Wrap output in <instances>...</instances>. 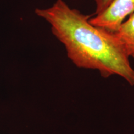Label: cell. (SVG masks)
Here are the masks:
<instances>
[{
	"mask_svg": "<svg viewBox=\"0 0 134 134\" xmlns=\"http://www.w3.org/2000/svg\"><path fill=\"white\" fill-rule=\"evenodd\" d=\"M114 33L122 43L128 56L134 58V13Z\"/></svg>",
	"mask_w": 134,
	"mask_h": 134,
	"instance_id": "obj_3",
	"label": "cell"
},
{
	"mask_svg": "<svg viewBox=\"0 0 134 134\" xmlns=\"http://www.w3.org/2000/svg\"><path fill=\"white\" fill-rule=\"evenodd\" d=\"M35 13L51 25L53 34L77 67L97 70L104 78L117 75L134 86L130 57L114 33L93 26L89 21L91 16L71 8L63 0Z\"/></svg>",
	"mask_w": 134,
	"mask_h": 134,
	"instance_id": "obj_1",
	"label": "cell"
},
{
	"mask_svg": "<svg viewBox=\"0 0 134 134\" xmlns=\"http://www.w3.org/2000/svg\"><path fill=\"white\" fill-rule=\"evenodd\" d=\"M134 13V0H113L103 13L90 18L89 21L99 27L112 32Z\"/></svg>",
	"mask_w": 134,
	"mask_h": 134,
	"instance_id": "obj_2",
	"label": "cell"
},
{
	"mask_svg": "<svg viewBox=\"0 0 134 134\" xmlns=\"http://www.w3.org/2000/svg\"><path fill=\"white\" fill-rule=\"evenodd\" d=\"M113 1V0H94L96 4V11L94 16L99 14L105 11Z\"/></svg>",
	"mask_w": 134,
	"mask_h": 134,
	"instance_id": "obj_4",
	"label": "cell"
}]
</instances>
